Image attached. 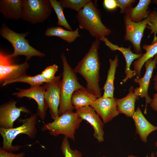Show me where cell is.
<instances>
[{
    "label": "cell",
    "instance_id": "obj_33",
    "mask_svg": "<svg viewBox=\"0 0 157 157\" xmlns=\"http://www.w3.org/2000/svg\"><path fill=\"white\" fill-rule=\"evenodd\" d=\"M103 3L104 8L108 10H114L118 7L116 0H104Z\"/></svg>",
    "mask_w": 157,
    "mask_h": 157
},
{
    "label": "cell",
    "instance_id": "obj_36",
    "mask_svg": "<svg viewBox=\"0 0 157 157\" xmlns=\"http://www.w3.org/2000/svg\"><path fill=\"white\" fill-rule=\"evenodd\" d=\"M149 157H157V152L156 153V156L154 152L151 153Z\"/></svg>",
    "mask_w": 157,
    "mask_h": 157
},
{
    "label": "cell",
    "instance_id": "obj_28",
    "mask_svg": "<svg viewBox=\"0 0 157 157\" xmlns=\"http://www.w3.org/2000/svg\"><path fill=\"white\" fill-rule=\"evenodd\" d=\"M90 0H60L59 1L64 8L73 10L78 13L80 12L84 6Z\"/></svg>",
    "mask_w": 157,
    "mask_h": 157
},
{
    "label": "cell",
    "instance_id": "obj_16",
    "mask_svg": "<svg viewBox=\"0 0 157 157\" xmlns=\"http://www.w3.org/2000/svg\"><path fill=\"white\" fill-rule=\"evenodd\" d=\"M140 97L138 87L134 90V87L131 86L127 94L124 97L116 99L117 108L119 114H123L126 116L132 117L135 112V103Z\"/></svg>",
    "mask_w": 157,
    "mask_h": 157
},
{
    "label": "cell",
    "instance_id": "obj_22",
    "mask_svg": "<svg viewBox=\"0 0 157 157\" xmlns=\"http://www.w3.org/2000/svg\"><path fill=\"white\" fill-rule=\"evenodd\" d=\"M79 30L78 28L74 31H71L65 29L60 26H52L47 28L45 35L47 37H58L68 43H71L81 36Z\"/></svg>",
    "mask_w": 157,
    "mask_h": 157
},
{
    "label": "cell",
    "instance_id": "obj_23",
    "mask_svg": "<svg viewBox=\"0 0 157 157\" xmlns=\"http://www.w3.org/2000/svg\"><path fill=\"white\" fill-rule=\"evenodd\" d=\"M142 48L145 52L134 61L133 64V70L137 78L141 77V70L145 63L149 59L153 58L157 54V41L150 45L144 44Z\"/></svg>",
    "mask_w": 157,
    "mask_h": 157
},
{
    "label": "cell",
    "instance_id": "obj_34",
    "mask_svg": "<svg viewBox=\"0 0 157 157\" xmlns=\"http://www.w3.org/2000/svg\"><path fill=\"white\" fill-rule=\"evenodd\" d=\"M150 104L151 108L157 112V92L153 94V98Z\"/></svg>",
    "mask_w": 157,
    "mask_h": 157
},
{
    "label": "cell",
    "instance_id": "obj_26",
    "mask_svg": "<svg viewBox=\"0 0 157 157\" xmlns=\"http://www.w3.org/2000/svg\"><path fill=\"white\" fill-rule=\"evenodd\" d=\"M52 8L57 15L58 25L63 27L67 30L73 31V30L67 21L63 12V8L59 1L49 0Z\"/></svg>",
    "mask_w": 157,
    "mask_h": 157
},
{
    "label": "cell",
    "instance_id": "obj_6",
    "mask_svg": "<svg viewBox=\"0 0 157 157\" xmlns=\"http://www.w3.org/2000/svg\"><path fill=\"white\" fill-rule=\"evenodd\" d=\"M29 34V32L25 33H17L9 28L3 22L0 30L1 37L7 40L11 44L13 49L11 54L13 58L19 56H25L26 60H29L33 56L42 57L45 54L31 46L26 37Z\"/></svg>",
    "mask_w": 157,
    "mask_h": 157
},
{
    "label": "cell",
    "instance_id": "obj_27",
    "mask_svg": "<svg viewBox=\"0 0 157 157\" xmlns=\"http://www.w3.org/2000/svg\"><path fill=\"white\" fill-rule=\"evenodd\" d=\"M60 150L65 157H82L81 152L76 149H72L68 138H63L60 146Z\"/></svg>",
    "mask_w": 157,
    "mask_h": 157
},
{
    "label": "cell",
    "instance_id": "obj_13",
    "mask_svg": "<svg viewBox=\"0 0 157 157\" xmlns=\"http://www.w3.org/2000/svg\"><path fill=\"white\" fill-rule=\"evenodd\" d=\"M116 99L102 96L97 98L90 106L101 118L104 124L110 121L119 114L117 110Z\"/></svg>",
    "mask_w": 157,
    "mask_h": 157
},
{
    "label": "cell",
    "instance_id": "obj_1",
    "mask_svg": "<svg viewBox=\"0 0 157 157\" xmlns=\"http://www.w3.org/2000/svg\"><path fill=\"white\" fill-rule=\"evenodd\" d=\"M100 41L99 39H96L92 42L87 53L74 69L86 81L88 90L97 98L102 96L99 84L100 63L98 49Z\"/></svg>",
    "mask_w": 157,
    "mask_h": 157
},
{
    "label": "cell",
    "instance_id": "obj_35",
    "mask_svg": "<svg viewBox=\"0 0 157 157\" xmlns=\"http://www.w3.org/2000/svg\"><path fill=\"white\" fill-rule=\"evenodd\" d=\"M154 81V88L157 92V70L154 77L153 78Z\"/></svg>",
    "mask_w": 157,
    "mask_h": 157
},
{
    "label": "cell",
    "instance_id": "obj_7",
    "mask_svg": "<svg viewBox=\"0 0 157 157\" xmlns=\"http://www.w3.org/2000/svg\"><path fill=\"white\" fill-rule=\"evenodd\" d=\"M49 0H23L22 19L35 24L44 22L51 15Z\"/></svg>",
    "mask_w": 157,
    "mask_h": 157
},
{
    "label": "cell",
    "instance_id": "obj_25",
    "mask_svg": "<svg viewBox=\"0 0 157 157\" xmlns=\"http://www.w3.org/2000/svg\"><path fill=\"white\" fill-rule=\"evenodd\" d=\"M17 82H22L29 84L31 87L40 85L43 83H47L46 80L42 76L41 73L34 76H30L24 75L16 78L8 80L4 82L3 86Z\"/></svg>",
    "mask_w": 157,
    "mask_h": 157
},
{
    "label": "cell",
    "instance_id": "obj_9",
    "mask_svg": "<svg viewBox=\"0 0 157 157\" xmlns=\"http://www.w3.org/2000/svg\"><path fill=\"white\" fill-rule=\"evenodd\" d=\"M149 20L148 16L141 22H136L131 21L127 13L124 17L125 29L124 40L131 43L136 53H142L141 42Z\"/></svg>",
    "mask_w": 157,
    "mask_h": 157
},
{
    "label": "cell",
    "instance_id": "obj_11",
    "mask_svg": "<svg viewBox=\"0 0 157 157\" xmlns=\"http://www.w3.org/2000/svg\"><path fill=\"white\" fill-rule=\"evenodd\" d=\"M17 89L19 92L13 93V95L18 98L26 97L29 99L34 100L38 105L36 114L41 120H44L48 108L45 98L46 89L44 85L43 86L31 87L27 89Z\"/></svg>",
    "mask_w": 157,
    "mask_h": 157
},
{
    "label": "cell",
    "instance_id": "obj_17",
    "mask_svg": "<svg viewBox=\"0 0 157 157\" xmlns=\"http://www.w3.org/2000/svg\"><path fill=\"white\" fill-rule=\"evenodd\" d=\"M132 117L135 127V133L139 135L142 142H147L148 135L153 131H157V126L152 124L147 120L139 107L137 108Z\"/></svg>",
    "mask_w": 157,
    "mask_h": 157
},
{
    "label": "cell",
    "instance_id": "obj_24",
    "mask_svg": "<svg viewBox=\"0 0 157 157\" xmlns=\"http://www.w3.org/2000/svg\"><path fill=\"white\" fill-rule=\"evenodd\" d=\"M151 2V0H140L137 5L134 8L131 7L126 13L131 21L136 22H141L150 13L148 9Z\"/></svg>",
    "mask_w": 157,
    "mask_h": 157
},
{
    "label": "cell",
    "instance_id": "obj_10",
    "mask_svg": "<svg viewBox=\"0 0 157 157\" xmlns=\"http://www.w3.org/2000/svg\"><path fill=\"white\" fill-rule=\"evenodd\" d=\"M61 74L56 76L51 82L44 85L46 90L45 99L51 118L54 119L58 116V109L61 99Z\"/></svg>",
    "mask_w": 157,
    "mask_h": 157
},
{
    "label": "cell",
    "instance_id": "obj_3",
    "mask_svg": "<svg viewBox=\"0 0 157 157\" xmlns=\"http://www.w3.org/2000/svg\"><path fill=\"white\" fill-rule=\"evenodd\" d=\"M60 57L63 64L62 78L61 81V99L58 109V116L74 109L71 103V98L76 90L84 88L78 81L76 73L68 63L65 54Z\"/></svg>",
    "mask_w": 157,
    "mask_h": 157
},
{
    "label": "cell",
    "instance_id": "obj_39",
    "mask_svg": "<svg viewBox=\"0 0 157 157\" xmlns=\"http://www.w3.org/2000/svg\"><path fill=\"white\" fill-rule=\"evenodd\" d=\"M155 145L156 147H157V141L155 143Z\"/></svg>",
    "mask_w": 157,
    "mask_h": 157
},
{
    "label": "cell",
    "instance_id": "obj_37",
    "mask_svg": "<svg viewBox=\"0 0 157 157\" xmlns=\"http://www.w3.org/2000/svg\"><path fill=\"white\" fill-rule=\"evenodd\" d=\"M100 157H106L105 156ZM126 157H138V156L134 155H129L128 156Z\"/></svg>",
    "mask_w": 157,
    "mask_h": 157
},
{
    "label": "cell",
    "instance_id": "obj_31",
    "mask_svg": "<svg viewBox=\"0 0 157 157\" xmlns=\"http://www.w3.org/2000/svg\"><path fill=\"white\" fill-rule=\"evenodd\" d=\"M118 7L120 8V13L125 14L132 7L136 0H116Z\"/></svg>",
    "mask_w": 157,
    "mask_h": 157
},
{
    "label": "cell",
    "instance_id": "obj_20",
    "mask_svg": "<svg viewBox=\"0 0 157 157\" xmlns=\"http://www.w3.org/2000/svg\"><path fill=\"white\" fill-rule=\"evenodd\" d=\"M109 61V68L108 71L106 81L103 88L104 92L102 97L105 98L114 97V81L116 69L118 65L117 56L115 55L113 59L110 58Z\"/></svg>",
    "mask_w": 157,
    "mask_h": 157
},
{
    "label": "cell",
    "instance_id": "obj_38",
    "mask_svg": "<svg viewBox=\"0 0 157 157\" xmlns=\"http://www.w3.org/2000/svg\"><path fill=\"white\" fill-rule=\"evenodd\" d=\"M152 2L153 3L156 5H157V0H153Z\"/></svg>",
    "mask_w": 157,
    "mask_h": 157
},
{
    "label": "cell",
    "instance_id": "obj_29",
    "mask_svg": "<svg viewBox=\"0 0 157 157\" xmlns=\"http://www.w3.org/2000/svg\"><path fill=\"white\" fill-rule=\"evenodd\" d=\"M149 20L146 28L150 30L149 36L154 34L153 39L151 42L154 43L157 41V11L154 10L149 15Z\"/></svg>",
    "mask_w": 157,
    "mask_h": 157
},
{
    "label": "cell",
    "instance_id": "obj_18",
    "mask_svg": "<svg viewBox=\"0 0 157 157\" xmlns=\"http://www.w3.org/2000/svg\"><path fill=\"white\" fill-rule=\"evenodd\" d=\"M23 0H0V12L6 19H22Z\"/></svg>",
    "mask_w": 157,
    "mask_h": 157
},
{
    "label": "cell",
    "instance_id": "obj_32",
    "mask_svg": "<svg viewBox=\"0 0 157 157\" xmlns=\"http://www.w3.org/2000/svg\"><path fill=\"white\" fill-rule=\"evenodd\" d=\"M25 155V154L24 152L15 154L5 151L2 147L0 148V157H24Z\"/></svg>",
    "mask_w": 157,
    "mask_h": 157
},
{
    "label": "cell",
    "instance_id": "obj_8",
    "mask_svg": "<svg viewBox=\"0 0 157 157\" xmlns=\"http://www.w3.org/2000/svg\"><path fill=\"white\" fill-rule=\"evenodd\" d=\"M11 54L1 50L0 51V82L2 84L5 81L15 79L26 74L29 67L27 60L21 64H16L14 61Z\"/></svg>",
    "mask_w": 157,
    "mask_h": 157
},
{
    "label": "cell",
    "instance_id": "obj_21",
    "mask_svg": "<svg viewBox=\"0 0 157 157\" xmlns=\"http://www.w3.org/2000/svg\"><path fill=\"white\" fill-rule=\"evenodd\" d=\"M97 97L89 92L86 88L79 89L75 91L71 98V103L74 109L90 106Z\"/></svg>",
    "mask_w": 157,
    "mask_h": 157
},
{
    "label": "cell",
    "instance_id": "obj_12",
    "mask_svg": "<svg viewBox=\"0 0 157 157\" xmlns=\"http://www.w3.org/2000/svg\"><path fill=\"white\" fill-rule=\"evenodd\" d=\"M17 101L11 100L0 107V127L6 129L13 128L14 122L20 116L22 112L28 114L30 111L24 106L17 107Z\"/></svg>",
    "mask_w": 157,
    "mask_h": 157
},
{
    "label": "cell",
    "instance_id": "obj_15",
    "mask_svg": "<svg viewBox=\"0 0 157 157\" xmlns=\"http://www.w3.org/2000/svg\"><path fill=\"white\" fill-rule=\"evenodd\" d=\"M157 64V54L155 55L153 59L150 58L145 63V72L143 76L142 77H136L133 80L134 82L139 85L140 97L141 98H145L146 103L144 111V114H147L148 104H150L152 100V99L148 94V90L153 72Z\"/></svg>",
    "mask_w": 157,
    "mask_h": 157
},
{
    "label": "cell",
    "instance_id": "obj_19",
    "mask_svg": "<svg viewBox=\"0 0 157 157\" xmlns=\"http://www.w3.org/2000/svg\"><path fill=\"white\" fill-rule=\"evenodd\" d=\"M131 46H129L128 48L120 47L115 44L113 49L114 51L118 50L121 52L123 55L126 62L125 73L126 76L122 80L125 83L129 79L136 76L133 70L131 69V66L133 62L141 57L142 53L137 54L133 53L131 50Z\"/></svg>",
    "mask_w": 157,
    "mask_h": 157
},
{
    "label": "cell",
    "instance_id": "obj_14",
    "mask_svg": "<svg viewBox=\"0 0 157 157\" xmlns=\"http://www.w3.org/2000/svg\"><path fill=\"white\" fill-rule=\"evenodd\" d=\"M76 112L82 119L88 122L94 129L93 135L99 142L104 140V123L91 106L76 109Z\"/></svg>",
    "mask_w": 157,
    "mask_h": 157
},
{
    "label": "cell",
    "instance_id": "obj_5",
    "mask_svg": "<svg viewBox=\"0 0 157 157\" xmlns=\"http://www.w3.org/2000/svg\"><path fill=\"white\" fill-rule=\"evenodd\" d=\"M37 115L36 113L31 115L25 119H19V121L22 123L19 126L10 129L0 128V134L3 138L2 148L9 152L17 151L23 146L12 145L13 140L18 135L24 134L31 139L35 137L37 129L36 124Z\"/></svg>",
    "mask_w": 157,
    "mask_h": 157
},
{
    "label": "cell",
    "instance_id": "obj_2",
    "mask_svg": "<svg viewBox=\"0 0 157 157\" xmlns=\"http://www.w3.org/2000/svg\"><path fill=\"white\" fill-rule=\"evenodd\" d=\"M80 28L87 31L96 39H100L110 35L111 30L102 23L100 10L91 0L76 15Z\"/></svg>",
    "mask_w": 157,
    "mask_h": 157
},
{
    "label": "cell",
    "instance_id": "obj_4",
    "mask_svg": "<svg viewBox=\"0 0 157 157\" xmlns=\"http://www.w3.org/2000/svg\"><path fill=\"white\" fill-rule=\"evenodd\" d=\"M83 120L73 111H66L56 118L51 122L44 124L41 128L42 131H48L49 134L56 137L63 135L74 141V134Z\"/></svg>",
    "mask_w": 157,
    "mask_h": 157
},
{
    "label": "cell",
    "instance_id": "obj_30",
    "mask_svg": "<svg viewBox=\"0 0 157 157\" xmlns=\"http://www.w3.org/2000/svg\"><path fill=\"white\" fill-rule=\"evenodd\" d=\"M58 66L55 64L46 67L41 73L47 83L52 81L55 78V74L58 70Z\"/></svg>",
    "mask_w": 157,
    "mask_h": 157
}]
</instances>
